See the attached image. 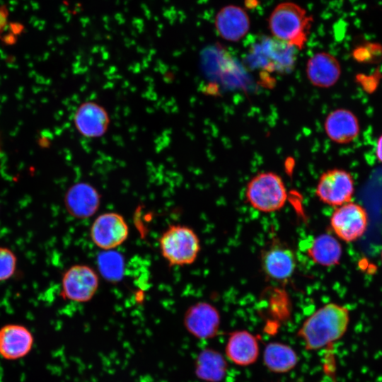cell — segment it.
<instances>
[{
  "label": "cell",
  "instance_id": "6da1fadb",
  "mask_svg": "<svg viewBox=\"0 0 382 382\" xmlns=\"http://www.w3.org/2000/svg\"><path fill=\"white\" fill-rule=\"evenodd\" d=\"M349 320L350 313L346 306L328 303L303 321L297 335L306 349L318 350L340 340L346 333Z\"/></svg>",
  "mask_w": 382,
  "mask_h": 382
},
{
  "label": "cell",
  "instance_id": "7a4b0ae2",
  "mask_svg": "<svg viewBox=\"0 0 382 382\" xmlns=\"http://www.w3.org/2000/svg\"><path fill=\"white\" fill-rule=\"evenodd\" d=\"M313 18L300 5L284 1L277 4L268 18L272 37L302 50L308 40Z\"/></svg>",
  "mask_w": 382,
  "mask_h": 382
},
{
  "label": "cell",
  "instance_id": "3957f363",
  "mask_svg": "<svg viewBox=\"0 0 382 382\" xmlns=\"http://www.w3.org/2000/svg\"><path fill=\"white\" fill-rule=\"evenodd\" d=\"M158 242L161 254L170 266L192 265L201 248L195 231L180 224L170 225L161 234Z\"/></svg>",
  "mask_w": 382,
  "mask_h": 382
},
{
  "label": "cell",
  "instance_id": "277c9868",
  "mask_svg": "<svg viewBox=\"0 0 382 382\" xmlns=\"http://www.w3.org/2000/svg\"><path fill=\"white\" fill-rule=\"evenodd\" d=\"M245 198L255 209L272 213L284 207L287 192L279 175L273 172H262L252 178L247 184Z\"/></svg>",
  "mask_w": 382,
  "mask_h": 382
},
{
  "label": "cell",
  "instance_id": "5b68a950",
  "mask_svg": "<svg viewBox=\"0 0 382 382\" xmlns=\"http://www.w3.org/2000/svg\"><path fill=\"white\" fill-rule=\"evenodd\" d=\"M297 49L274 37H265L253 47V57L269 71L289 73L294 66Z\"/></svg>",
  "mask_w": 382,
  "mask_h": 382
},
{
  "label": "cell",
  "instance_id": "8992f818",
  "mask_svg": "<svg viewBox=\"0 0 382 382\" xmlns=\"http://www.w3.org/2000/svg\"><path fill=\"white\" fill-rule=\"evenodd\" d=\"M354 183L352 175L340 168L330 169L321 174L316 195L323 203L340 207L352 202Z\"/></svg>",
  "mask_w": 382,
  "mask_h": 382
},
{
  "label": "cell",
  "instance_id": "52a82bcc",
  "mask_svg": "<svg viewBox=\"0 0 382 382\" xmlns=\"http://www.w3.org/2000/svg\"><path fill=\"white\" fill-rule=\"evenodd\" d=\"M330 222L338 238L351 243L363 236L367 229L369 217L361 205L350 202L337 207L332 212Z\"/></svg>",
  "mask_w": 382,
  "mask_h": 382
},
{
  "label": "cell",
  "instance_id": "ba28073f",
  "mask_svg": "<svg viewBox=\"0 0 382 382\" xmlns=\"http://www.w3.org/2000/svg\"><path fill=\"white\" fill-rule=\"evenodd\" d=\"M99 286L97 272L86 265H74L62 278V296L71 301L84 303L95 296Z\"/></svg>",
  "mask_w": 382,
  "mask_h": 382
},
{
  "label": "cell",
  "instance_id": "9c48e42d",
  "mask_svg": "<svg viewBox=\"0 0 382 382\" xmlns=\"http://www.w3.org/2000/svg\"><path fill=\"white\" fill-rule=\"evenodd\" d=\"M129 227L124 217L114 212L98 215L90 228L92 242L103 250H115L127 239Z\"/></svg>",
  "mask_w": 382,
  "mask_h": 382
},
{
  "label": "cell",
  "instance_id": "30bf717a",
  "mask_svg": "<svg viewBox=\"0 0 382 382\" xmlns=\"http://www.w3.org/2000/svg\"><path fill=\"white\" fill-rule=\"evenodd\" d=\"M73 122L80 135L87 139H96L107 133L110 118L104 106L96 101L87 100L76 109Z\"/></svg>",
  "mask_w": 382,
  "mask_h": 382
},
{
  "label": "cell",
  "instance_id": "8fae6325",
  "mask_svg": "<svg viewBox=\"0 0 382 382\" xmlns=\"http://www.w3.org/2000/svg\"><path fill=\"white\" fill-rule=\"evenodd\" d=\"M220 315L218 310L205 301L190 306L184 316V325L194 337L206 340L214 337L219 329Z\"/></svg>",
  "mask_w": 382,
  "mask_h": 382
},
{
  "label": "cell",
  "instance_id": "7c38bea8",
  "mask_svg": "<svg viewBox=\"0 0 382 382\" xmlns=\"http://www.w3.org/2000/svg\"><path fill=\"white\" fill-rule=\"evenodd\" d=\"M64 200L65 208L71 216L86 219L93 216L98 210L100 195L91 184L79 182L67 190Z\"/></svg>",
  "mask_w": 382,
  "mask_h": 382
},
{
  "label": "cell",
  "instance_id": "4fadbf2b",
  "mask_svg": "<svg viewBox=\"0 0 382 382\" xmlns=\"http://www.w3.org/2000/svg\"><path fill=\"white\" fill-rule=\"evenodd\" d=\"M261 266L268 277L277 281L286 280L295 271L296 256L290 248L275 241L262 253Z\"/></svg>",
  "mask_w": 382,
  "mask_h": 382
},
{
  "label": "cell",
  "instance_id": "5bb4252c",
  "mask_svg": "<svg viewBox=\"0 0 382 382\" xmlns=\"http://www.w3.org/2000/svg\"><path fill=\"white\" fill-rule=\"evenodd\" d=\"M34 337L30 330L20 324H6L0 328V356L6 360L25 357L33 349Z\"/></svg>",
  "mask_w": 382,
  "mask_h": 382
},
{
  "label": "cell",
  "instance_id": "9a60e30c",
  "mask_svg": "<svg viewBox=\"0 0 382 382\" xmlns=\"http://www.w3.org/2000/svg\"><path fill=\"white\" fill-rule=\"evenodd\" d=\"M214 26L222 39L228 42H238L248 33L250 21L248 13L243 8L228 5L217 12Z\"/></svg>",
  "mask_w": 382,
  "mask_h": 382
},
{
  "label": "cell",
  "instance_id": "2e32d148",
  "mask_svg": "<svg viewBox=\"0 0 382 382\" xmlns=\"http://www.w3.org/2000/svg\"><path fill=\"white\" fill-rule=\"evenodd\" d=\"M306 73L312 85L328 88L338 81L341 75V66L335 56L329 52H319L308 59Z\"/></svg>",
  "mask_w": 382,
  "mask_h": 382
},
{
  "label": "cell",
  "instance_id": "e0dca14e",
  "mask_svg": "<svg viewBox=\"0 0 382 382\" xmlns=\"http://www.w3.org/2000/svg\"><path fill=\"white\" fill-rule=\"evenodd\" d=\"M328 137L337 144H348L359 135L360 127L357 117L350 110L340 108L330 112L324 122Z\"/></svg>",
  "mask_w": 382,
  "mask_h": 382
},
{
  "label": "cell",
  "instance_id": "ac0fdd59",
  "mask_svg": "<svg viewBox=\"0 0 382 382\" xmlns=\"http://www.w3.org/2000/svg\"><path fill=\"white\" fill-rule=\"evenodd\" d=\"M227 359L236 365L248 366L255 363L260 354L256 337L247 330L230 333L226 345Z\"/></svg>",
  "mask_w": 382,
  "mask_h": 382
},
{
  "label": "cell",
  "instance_id": "d6986e66",
  "mask_svg": "<svg viewBox=\"0 0 382 382\" xmlns=\"http://www.w3.org/2000/svg\"><path fill=\"white\" fill-rule=\"evenodd\" d=\"M306 253L315 263L324 267H331L339 264L342 249L335 237L328 233H323L308 243Z\"/></svg>",
  "mask_w": 382,
  "mask_h": 382
},
{
  "label": "cell",
  "instance_id": "ffe728a7",
  "mask_svg": "<svg viewBox=\"0 0 382 382\" xmlns=\"http://www.w3.org/2000/svg\"><path fill=\"white\" fill-rule=\"evenodd\" d=\"M262 358L265 366L277 374L290 371L299 361L295 350L289 345L279 342L268 343L264 349Z\"/></svg>",
  "mask_w": 382,
  "mask_h": 382
},
{
  "label": "cell",
  "instance_id": "44dd1931",
  "mask_svg": "<svg viewBox=\"0 0 382 382\" xmlns=\"http://www.w3.org/2000/svg\"><path fill=\"white\" fill-rule=\"evenodd\" d=\"M227 366V362L221 354L212 348H206L197 355L195 374L206 382H220L226 376Z\"/></svg>",
  "mask_w": 382,
  "mask_h": 382
},
{
  "label": "cell",
  "instance_id": "7402d4cb",
  "mask_svg": "<svg viewBox=\"0 0 382 382\" xmlns=\"http://www.w3.org/2000/svg\"><path fill=\"white\" fill-rule=\"evenodd\" d=\"M124 259L115 250H103L98 257V265L100 274L108 281H119L124 272Z\"/></svg>",
  "mask_w": 382,
  "mask_h": 382
},
{
  "label": "cell",
  "instance_id": "603a6c76",
  "mask_svg": "<svg viewBox=\"0 0 382 382\" xmlns=\"http://www.w3.org/2000/svg\"><path fill=\"white\" fill-rule=\"evenodd\" d=\"M17 257L8 248L0 246V282L9 279L15 273Z\"/></svg>",
  "mask_w": 382,
  "mask_h": 382
},
{
  "label": "cell",
  "instance_id": "cb8c5ba5",
  "mask_svg": "<svg viewBox=\"0 0 382 382\" xmlns=\"http://www.w3.org/2000/svg\"><path fill=\"white\" fill-rule=\"evenodd\" d=\"M8 16V9L6 6H0V29L3 28L6 23Z\"/></svg>",
  "mask_w": 382,
  "mask_h": 382
},
{
  "label": "cell",
  "instance_id": "d4e9b609",
  "mask_svg": "<svg viewBox=\"0 0 382 382\" xmlns=\"http://www.w3.org/2000/svg\"><path fill=\"white\" fill-rule=\"evenodd\" d=\"M376 155L378 160L382 163V134L378 137L376 146Z\"/></svg>",
  "mask_w": 382,
  "mask_h": 382
},
{
  "label": "cell",
  "instance_id": "484cf974",
  "mask_svg": "<svg viewBox=\"0 0 382 382\" xmlns=\"http://www.w3.org/2000/svg\"><path fill=\"white\" fill-rule=\"evenodd\" d=\"M381 261H382V250H381Z\"/></svg>",
  "mask_w": 382,
  "mask_h": 382
}]
</instances>
